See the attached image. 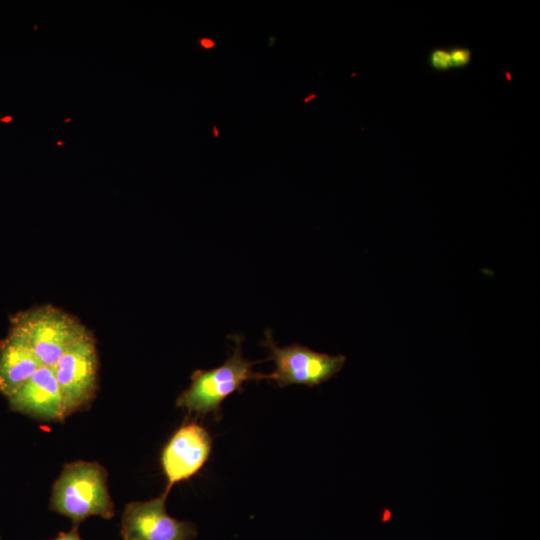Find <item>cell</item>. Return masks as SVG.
<instances>
[{
  "label": "cell",
  "mask_w": 540,
  "mask_h": 540,
  "mask_svg": "<svg viewBox=\"0 0 540 540\" xmlns=\"http://www.w3.org/2000/svg\"><path fill=\"white\" fill-rule=\"evenodd\" d=\"M428 62L430 67L437 71L452 69L450 49L438 48L432 50Z\"/></svg>",
  "instance_id": "30bf717a"
},
{
  "label": "cell",
  "mask_w": 540,
  "mask_h": 540,
  "mask_svg": "<svg viewBox=\"0 0 540 540\" xmlns=\"http://www.w3.org/2000/svg\"><path fill=\"white\" fill-rule=\"evenodd\" d=\"M212 438L201 425L189 422L178 428L161 454V466L167 479L168 493L171 487L195 475L209 458Z\"/></svg>",
  "instance_id": "52a82bcc"
},
{
  "label": "cell",
  "mask_w": 540,
  "mask_h": 540,
  "mask_svg": "<svg viewBox=\"0 0 540 540\" xmlns=\"http://www.w3.org/2000/svg\"><path fill=\"white\" fill-rule=\"evenodd\" d=\"M70 120H71L70 118H67L64 120V122L67 123V122H70Z\"/></svg>",
  "instance_id": "e0dca14e"
},
{
  "label": "cell",
  "mask_w": 540,
  "mask_h": 540,
  "mask_svg": "<svg viewBox=\"0 0 540 540\" xmlns=\"http://www.w3.org/2000/svg\"><path fill=\"white\" fill-rule=\"evenodd\" d=\"M212 134L215 138L219 137V131L215 125L212 126Z\"/></svg>",
  "instance_id": "5bb4252c"
},
{
  "label": "cell",
  "mask_w": 540,
  "mask_h": 540,
  "mask_svg": "<svg viewBox=\"0 0 540 540\" xmlns=\"http://www.w3.org/2000/svg\"><path fill=\"white\" fill-rule=\"evenodd\" d=\"M230 338L235 342L231 356L217 368L194 371L190 386L177 398L178 407L189 413L218 414L221 403L235 391L242 390L245 382L267 379V374L253 369L261 361H249L243 356V336L236 334Z\"/></svg>",
  "instance_id": "7a4b0ae2"
},
{
  "label": "cell",
  "mask_w": 540,
  "mask_h": 540,
  "mask_svg": "<svg viewBox=\"0 0 540 540\" xmlns=\"http://www.w3.org/2000/svg\"><path fill=\"white\" fill-rule=\"evenodd\" d=\"M50 508L79 524L90 516L110 519L114 505L107 488V472L96 462L66 464L53 485Z\"/></svg>",
  "instance_id": "6da1fadb"
},
{
  "label": "cell",
  "mask_w": 540,
  "mask_h": 540,
  "mask_svg": "<svg viewBox=\"0 0 540 540\" xmlns=\"http://www.w3.org/2000/svg\"><path fill=\"white\" fill-rule=\"evenodd\" d=\"M52 540H82V539L79 535L77 525H74V527L70 531L61 532L56 538Z\"/></svg>",
  "instance_id": "7c38bea8"
},
{
  "label": "cell",
  "mask_w": 540,
  "mask_h": 540,
  "mask_svg": "<svg viewBox=\"0 0 540 540\" xmlns=\"http://www.w3.org/2000/svg\"><path fill=\"white\" fill-rule=\"evenodd\" d=\"M12 410L45 421H62L64 416L60 389L51 367L37 371L9 398Z\"/></svg>",
  "instance_id": "ba28073f"
},
{
  "label": "cell",
  "mask_w": 540,
  "mask_h": 540,
  "mask_svg": "<svg viewBox=\"0 0 540 540\" xmlns=\"http://www.w3.org/2000/svg\"><path fill=\"white\" fill-rule=\"evenodd\" d=\"M262 345L269 351L268 359L275 364L274 371L267 374V380L275 381L279 387L320 385L336 376L346 362L344 355L316 352L298 343L279 347L269 329L265 331Z\"/></svg>",
  "instance_id": "277c9868"
},
{
  "label": "cell",
  "mask_w": 540,
  "mask_h": 540,
  "mask_svg": "<svg viewBox=\"0 0 540 540\" xmlns=\"http://www.w3.org/2000/svg\"><path fill=\"white\" fill-rule=\"evenodd\" d=\"M313 98H315V95H314V94L308 95L307 97H305V98L303 99V102H304V103H308V102H310Z\"/></svg>",
  "instance_id": "9a60e30c"
},
{
  "label": "cell",
  "mask_w": 540,
  "mask_h": 540,
  "mask_svg": "<svg viewBox=\"0 0 540 540\" xmlns=\"http://www.w3.org/2000/svg\"><path fill=\"white\" fill-rule=\"evenodd\" d=\"M40 366L29 344L10 330L0 342V392L9 398Z\"/></svg>",
  "instance_id": "9c48e42d"
},
{
  "label": "cell",
  "mask_w": 540,
  "mask_h": 540,
  "mask_svg": "<svg viewBox=\"0 0 540 540\" xmlns=\"http://www.w3.org/2000/svg\"><path fill=\"white\" fill-rule=\"evenodd\" d=\"M168 493L126 505L121 525L123 540H192L196 527L171 517L165 508Z\"/></svg>",
  "instance_id": "8992f818"
},
{
  "label": "cell",
  "mask_w": 540,
  "mask_h": 540,
  "mask_svg": "<svg viewBox=\"0 0 540 540\" xmlns=\"http://www.w3.org/2000/svg\"><path fill=\"white\" fill-rule=\"evenodd\" d=\"M97 369L95 340L85 329L53 367L65 417L92 401L97 389Z\"/></svg>",
  "instance_id": "5b68a950"
},
{
  "label": "cell",
  "mask_w": 540,
  "mask_h": 540,
  "mask_svg": "<svg viewBox=\"0 0 540 540\" xmlns=\"http://www.w3.org/2000/svg\"><path fill=\"white\" fill-rule=\"evenodd\" d=\"M85 329L77 319L51 305L20 312L11 324V331L29 344L40 364L51 368Z\"/></svg>",
  "instance_id": "3957f363"
},
{
  "label": "cell",
  "mask_w": 540,
  "mask_h": 540,
  "mask_svg": "<svg viewBox=\"0 0 540 540\" xmlns=\"http://www.w3.org/2000/svg\"><path fill=\"white\" fill-rule=\"evenodd\" d=\"M197 43L200 48L206 51L212 50L216 46L215 41L209 37H199Z\"/></svg>",
  "instance_id": "4fadbf2b"
},
{
  "label": "cell",
  "mask_w": 540,
  "mask_h": 540,
  "mask_svg": "<svg viewBox=\"0 0 540 540\" xmlns=\"http://www.w3.org/2000/svg\"><path fill=\"white\" fill-rule=\"evenodd\" d=\"M64 144H65L64 141H57V142H56V145H57V146H63Z\"/></svg>",
  "instance_id": "2e32d148"
},
{
  "label": "cell",
  "mask_w": 540,
  "mask_h": 540,
  "mask_svg": "<svg viewBox=\"0 0 540 540\" xmlns=\"http://www.w3.org/2000/svg\"><path fill=\"white\" fill-rule=\"evenodd\" d=\"M452 68H463L471 61V51L465 47H453L450 49Z\"/></svg>",
  "instance_id": "8fae6325"
}]
</instances>
